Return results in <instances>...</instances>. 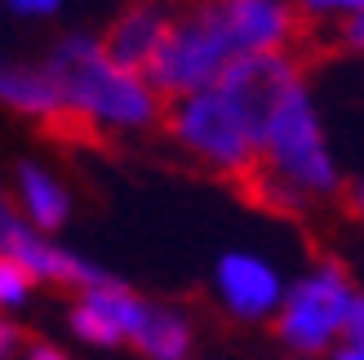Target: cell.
I'll list each match as a JSON object with an SVG mask.
<instances>
[{"instance_id":"cell-4","label":"cell","mask_w":364,"mask_h":360,"mask_svg":"<svg viewBox=\"0 0 364 360\" xmlns=\"http://www.w3.org/2000/svg\"><path fill=\"white\" fill-rule=\"evenodd\" d=\"M235 58H240L235 45L227 41V31L218 27L209 5L200 0V5H191L187 14L173 18L165 45H160V53L147 67V80H151V89L160 98L178 102V98H191V94L213 89Z\"/></svg>"},{"instance_id":"cell-3","label":"cell","mask_w":364,"mask_h":360,"mask_svg":"<svg viewBox=\"0 0 364 360\" xmlns=\"http://www.w3.org/2000/svg\"><path fill=\"white\" fill-rule=\"evenodd\" d=\"M165 129L196 160H205L209 169H218L223 178H231L240 187H249L262 174V142L223 89H205V94L169 102Z\"/></svg>"},{"instance_id":"cell-18","label":"cell","mask_w":364,"mask_h":360,"mask_svg":"<svg viewBox=\"0 0 364 360\" xmlns=\"http://www.w3.org/2000/svg\"><path fill=\"white\" fill-rule=\"evenodd\" d=\"M27 360H71V356L58 351L53 343H31V347H27Z\"/></svg>"},{"instance_id":"cell-15","label":"cell","mask_w":364,"mask_h":360,"mask_svg":"<svg viewBox=\"0 0 364 360\" xmlns=\"http://www.w3.org/2000/svg\"><path fill=\"white\" fill-rule=\"evenodd\" d=\"M338 41H342V45H351V49H364V14L347 18V23L338 27Z\"/></svg>"},{"instance_id":"cell-12","label":"cell","mask_w":364,"mask_h":360,"mask_svg":"<svg viewBox=\"0 0 364 360\" xmlns=\"http://www.w3.org/2000/svg\"><path fill=\"white\" fill-rule=\"evenodd\" d=\"M36 290V280L27 276V267H18L14 258L0 254V312L5 307H23V302L31 298Z\"/></svg>"},{"instance_id":"cell-17","label":"cell","mask_w":364,"mask_h":360,"mask_svg":"<svg viewBox=\"0 0 364 360\" xmlns=\"http://www.w3.org/2000/svg\"><path fill=\"white\" fill-rule=\"evenodd\" d=\"M14 351H18V329L9 325L5 316H0V360H9Z\"/></svg>"},{"instance_id":"cell-6","label":"cell","mask_w":364,"mask_h":360,"mask_svg":"<svg viewBox=\"0 0 364 360\" xmlns=\"http://www.w3.org/2000/svg\"><path fill=\"white\" fill-rule=\"evenodd\" d=\"M213 290L223 298V307L235 320H267L280 312L284 302V280L280 272L258 254H223L213 267Z\"/></svg>"},{"instance_id":"cell-13","label":"cell","mask_w":364,"mask_h":360,"mask_svg":"<svg viewBox=\"0 0 364 360\" xmlns=\"http://www.w3.org/2000/svg\"><path fill=\"white\" fill-rule=\"evenodd\" d=\"M342 343H364V294H355V302H351V316H347V329H342Z\"/></svg>"},{"instance_id":"cell-1","label":"cell","mask_w":364,"mask_h":360,"mask_svg":"<svg viewBox=\"0 0 364 360\" xmlns=\"http://www.w3.org/2000/svg\"><path fill=\"white\" fill-rule=\"evenodd\" d=\"M262 169L276 187V209H289V213L302 209L306 201H329V196L347 191L302 80L276 102V112L267 120Z\"/></svg>"},{"instance_id":"cell-7","label":"cell","mask_w":364,"mask_h":360,"mask_svg":"<svg viewBox=\"0 0 364 360\" xmlns=\"http://www.w3.org/2000/svg\"><path fill=\"white\" fill-rule=\"evenodd\" d=\"M169 27H173L169 5L142 0V5L124 9L116 18L112 31H107V41H98V45L107 53V63H116L120 71H129V76H147V67H151V58L160 53V45H165Z\"/></svg>"},{"instance_id":"cell-10","label":"cell","mask_w":364,"mask_h":360,"mask_svg":"<svg viewBox=\"0 0 364 360\" xmlns=\"http://www.w3.org/2000/svg\"><path fill=\"white\" fill-rule=\"evenodd\" d=\"M134 351L142 360H187L191 356V320L178 307L156 302L147 329H142V338L134 343Z\"/></svg>"},{"instance_id":"cell-16","label":"cell","mask_w":364,"mask_h":360,"mask_svg":"<svg viewBox=\"0 0 364 360\" xmlns=\"http://www.w3.org/2000/svg\"><path fill=\"white\" fill-rule=\"evenodd\" d=\"M63 0H9V9H18V14H53Z\"/></svg>"},{"instance_id":"cell-11","label":"cell","mask_w":364,"mask_h":360,"mask_svg":"<svg viewBox=\"0 0 364 360\" xmlns=\"http://www.w3.org/2000/svg\"><path fill=\"white\" fill-rule=\"evenodd\" d=\"M67 329L80 338V343H89V347H102V351H112V347H124V338H120V329L107 320L94 302H85V298H76L71 302V312H67Z\"/></svg>"},{"instance_id":"cell-20","label":"cell","mask_w":364,"mask_h":360,"mask_svg":"<svg viewBox=\"0 0 364 360\" xmlns=\"http://www.w3.org/2000/svg\"><path fill=\"white\" fill-rule=\"evenodd\" d=\"M355 9V14H364V0H306V9Z\"/></svg>"},{"instance_id":"cell-9","label":"cell","mask_w":364,"mask_h":360,"mask_svg":"<svg viewBox=\"0 0 364 360\" xmlns=\"http://www.w3.org/2000/svg\"><path fill=\"white\" fill-rule=\"evenodd\" d=\"M18 196H23V209H27V218L41 236H49V231H58L67 223L71 201H67L63 183L53 174H45L41 165H31V160L18 165Z\"/></svg>"},{"instance_id":"cell-14","label":"cell","mask_w":364,"mask_h":360,"mask_svg":"<svg viewBox=\"0 0 364 360\" xmlns=\"http://www.w3.org/2000/svg\"><path fill=\"white\" fill-rule=\"evenodd\" d=\"M18 227H23V223H18V213H14V205H9V196H5V187H0V249L9 245V236H14Z\"/></svg>"},{"instance_id":"cell-2","label":"cell","mask_w":364,"mask_h":360,"mask_svg":"<svg viewBox=\"0 0 364 360\" xmlns=\"http://www.w3.org/2000/svg\"><path fill=\"white\" fill-rule=\"evenodd\" d=\"M49 71L67 98V112L94 120L98 129L102 125H112V129H142V125L160 120V94L142 76H129L116 63H107L102 45L89 41V36L58 41Z\"/></svg>"},{"instance_id":"cell-21","label":"cell","mask_w":364,"mask_h":360,"mask_svg":"<svg viewBox=\"0 0 364 360\" xmlns=\"http://www.w3.org/2000/svg\"><path fill=\"white\" fill-rule=\"evenodd\" d=\"M329 360H364V347H360V343H338V347L329 351Z\"/></svg>"},{"instance_id":"cell-5","label":"cell","mask_w":364,"mask_h":360,"mask_svg":"<svg viewBox=\"0 0 364 360\" xmlns=\"http://www.w3.org/2000/svg\"><path fill=\"white\" fill-rule=\"evenodd\" d=\"M355 285L347 280L338 263H320L311 267L302 280H294V290L284 294L280 312H276V334L280 343H289L302 360L333 351L342 343V329H347L351 302H355Z\"/></svg>"},{"instance_id":"cell-8","label":"cell","mask_w":364,"mask_h":360,"mask_svg":"<svg viewBox=\"0 0 364 360\" xmlns=\"http://www.w3.org/2000/svg\"><path fill=\"white\" fill-rule=\"evenodd\" d=\"M0 102L14 112H27L41 125L58 120L67 112V98L53 80L49 63L45 67H23V63H0Z\"/></svg>"},{"instance_id":"cell-19","label":"cell","mask_w":364,"mask_h":360,"mask_svg":"<svg viewBox=\"0 0 364 360\" xmlns=\"http://www.w3.org/2000/svg\"><path fill=\"white\" fill-rule=\"evenodd\" d=\"M342 201H347V209L355 213V218H364V183H351L347 191H342Z\"/></svg>"}]
</instances>
